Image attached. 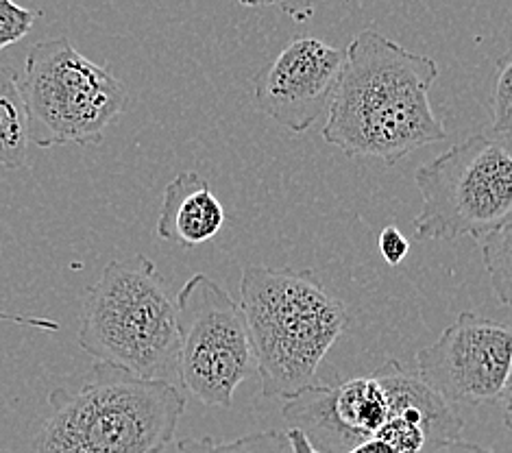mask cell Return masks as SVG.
I'll use <instances>...</instances> for the list:
<instances>
[{
	"instance_id": "15",
	"label": "cell",
	"mask_w": 512,
	"mask_h": 453,
	"mask_svg": "<svg viewBox=\"0 0 512 453\" xmlns=\"http://www.w3.org/2000/svg\"><path fill=\"white\" fill-rule=\"evenodd\" d=\"M491 116L493 136H508V133H512V46L495 64Z\"/></svg>"
},
{
	"instance_id": "2",
	"label": "cell",
	"mask_w": 512,
	"mask_h": 453,
	"mask_svg": "<svg viewBox=\"0 0 512 453\" xmlns=\"http://www.w3.org/2000/svg\"><path fill=\"white\" fill-rule=\"evenodd\" d=\"M184 412L175 384L96 362L83 382L48 395L33 453H162Z\"/></svg>"
},
{
	"instance_id": "13",
	"label": "cell",
	"mask_w": 512,
	"mask_h": 453,
	"mask_svg": "<svg viewBox=\"0 0 512 453\" xmlns=\"http://www.w3.org/2000/svg\"><path fill=\"white\" fill-rule=\"evenodd\" d=\"M173 453H292L286 432L268 430L218 443L212 436L184 438L175 443Z\"/></svg>"
},
{
	"instance_id": "23",
	"label": "cell",
	"mask_w": 512,
	"mask_h": 453,
	"mask_svg": "<svg viewBox=\"0 0 512 453\" xmlns=\"http://www.w3.org/2000/svg\"><path fill=\"white\" fill-rule=\"evenodd\" d=\"M499 403H502V410H504V425L512 432V369L506 379V386L502 390V397H499Z\"/></svg>"
},
{
	"instance_id": "11",
	"label": "cell",
	"mask_w": 512,
	"mask_h": 453,
	"mask_svg": "<svg viewBox=\"0 0 512 453\" xmlns=\"http://www.w3.org/2000/svg\"><path fill=\"white\" fill-rule=\"evenodd\" d=\"M225 207L199 173H181L168 183L157 216V236L192 249L225 227Z\"/></svg>"
},
{
	"instance_id": "16",
	"label": "cell",
	"mask_w": 512,
	"mask_h": 453,
	"mask_svg": "<svg viewBox=\"0 0 512 453\" xmlns=\"http://www.w3.org/2000/svg\"><path fill=\"white\" fill-rule=\"evenodd\" d=\"M373 438L382 440L393 453H421L430 443L428 432L417 421L406 416H390Z\"/></svg>"
},
{
	"instance_id": "17",
	"label": "cell",
	"mask_w": 512,
	"mask_h": 453,
	"mask_svg": "<svg viewBox=\"0 0 512 453\" xmlns=\"http://www.w3.org/2000/svg\"><path fill=\"white\" fill-rule=\"evenodd\" d=\"M40 16L42 11L22 7L16 0H0V51L27 38Z\"/></svg>"
},
{
	"instance_id": "9",
	"label": "cell",
	"mask_w": 512,
	"mask_h": 453,
	"mask_svg": "<svg viewBox=\"0 0 512 453\" xmlns=\"http://www.w3.org/2000/svg\"><path fill=\"white\" fill-rule=\"evenodd\" d=\"M345 51L319 38H297L253 79L258 112L292 133L308 131L332 103Z\"/></svg>"
},
{
	"instance_id": "20",
	"label": "cell",
	"mask_w": 512,
	"mask_h": 453,
	"mask_svg": "<svg viewBox=\"0 0 512 453\" xmlns=\"http://www.w3.org/2000/svg\"><path fill=\"white\" fill-rule=\"evenodd\" d=\"M286 436H288V443H290V451L292 453H321V451H316L312 447L308 436L303 434V432H299V430H292V427H290V430L286 432ZM340 453H393V451H390L388 445H384L382 440L371 438V440H364L362 445L353 447L351 451H340Z\"/></svg>"
},
{
	"instance_id": "8",
	"label": "cell",
	"mask_w": 512,
	"mask_h": 453,
	"mask_svg": "<svg viewBox=\"0 0 512 453\" xmlns=\"http://www.w3.org/2000/svg\"><path fill=\"white\" fill-rule=\"evenodd\" d=\"M419 377L454 406L499 401L512 369V327L462 312L436 342L417 353Z\"/></svg>"
},
{
	"instance_id": "6",
	"label": "cell",
	"mask_w": 512,
	"mask_h": 453,
	"mask_svg": "<svg viewBox=\"0 0 512 453\" xmlns=\"http://www.w3.org/2000/svg\"><path fill=\"white\" fill-rule=\"evenodd\" d=\"M419 240L486 238L512 223V155L495 138L475 133L423 164L417 175Z\"/></svg>"
},
{
	"instance_id": "22",
	"label": "cell",
	"mask_w": 512,
	"mask_h": 453,
	"mask_svg": "<svg viewBox=\"0 0 512 453\" xmlns=\"http://www.w3.org/2000/svg\"><path fill=\"white\" fill-rule=\"evenodd\" d=\"M0 321L22 325V327H33V329H40V332H57V329H59L57 321H53V318H44V316H27V314L0 312Z\"/></svg>"
},
{
	"instance_id": "18",
	"label": "cell",
	"mask_w": 512,
	"mask_h": 453,
	"mask_svg": "<svg viewBox=\"0 0 512 453\" xmlns=\"http://www.w3.org/2000/svg\"><path fill=\"white\" fill-rule=\"evenodd\" d=\"M377 247H380V253L388 266H399L410 253V242L401 234L397 225H388L382 229L380 238H377Z\"/></svg>"
},
{
	"instance_id": "4",
	"label": "cell",
	"mask_w": 512,
	"mask_h": 453,
	"mask_svg": "<svg viewBox=\"0 0 512 453\" xmlns=\"http://www.w3.org/2000/svg\"><path fill=\"white\" fill-rule=\"evenodd\" d=\"M79 347L136 377H177V297L144 253L112 260L83 292Z\"/></svg>"
},
{
	"instance_id": "5",
	"label": "cell",
	"mask_w": 512,
	"mask_h": 453,
	"mask_svg": "<svg viewBox=\"0 0 512 453\" xmlns=\"http://www.w3.org/2000/svg\"><path fill=\"white\" fill-rule=\"evenodd\" d=\"M18 85L31 142L40 149L101 144L129 103L125 83L112 66L88 59L68 38L35 44Z\"/></svg>"
},
{
	"instance_id": "19",
	"label": "cell",
	"mask_w": 512,
	"mask_h": 453,
	"mask_svg": "<svg viewBox=\"0 0 512 453\" xmlns=\"http://www.w3.org/2000/svg\"><path fill=\"white\" fill-rule=\"evenodd\" d=\"M242 7H279L295 22H306L314 14L316 3L323 0H238Z\"/></svg>"
},
{
	"instance_id": "10",
	"label": "cell",
	"mask_w": 512,
	"mask_h": 453,
	"mask_svg": "<svg viewBox=\"0 0 512 453\" xmlns=\"http://www.w3.org/2000/svg\"><path fill=\"white\" fill-rule=\"evenodd\" d=\"M292 430L308 436L321 453L351 451L371 440L393 416L386 388L373 373L347 382L314 384L284 403Z\"/></svg>"
},
{
	"instance_id": "1",
	"label": "cell",
	"mask_w": 512,
	"mask_h": 453,
	"mask_svg": "<svg viewBox=\"0 0 512 453\" xmlns=\"http://www.w3.org/2000/svg\"><path fill=\"white\" fill-rule=\"evenodd\" d=\"M438 75L432 57L375 29L360 31L345 51L323 140L349 157L382 159L388 166L443 142L447 129L430 103Z\"/></svg>"
},
{
	"instance_id": "3",
	"label": "cell",
	"mask_w": 512,
	"mask_h": 453,
	"mask_svg": "<svg viewBox=\"0 0 512 453\" xmlns=\"http://www.w3.org/2000/svg\"><path fill=\"white\" fill-rule=\"evenodd\" d=\"M240 305L266 399L288 401L316 384L325 355L347 327V310L312 271L242 268Z\"/></svg>"
},
{
	"instance_id": "12",
	"label": "cell",
	"mask_w": 512,
	"mask_h": 453,
	"mask_svg": "<svg viewBox=\"0 0 512 453\" xmlns=\"http://www.w3.org/2000/svg\"><path fill=\"white\" fill-rule=\"evenodd\" d=\"M29 116L18 85V72L0 66V166L7 170L24 168L29 162Z\"/></svg>"
},
{
	"instance_id": "21",
	"label": "cell",
	"mask_w": 512,
	"mask_h": 453,
	"mask_svg": "<svg viewBox=\"0 0 512 453\" xmlns=\"http://www.w3.org/2000/svg\"><path fill=\"white\" fill-rule=\"evenodd\" d=\"M421 453H495V451L475 443H467V440L462 438H449V440H430Z\"/></svg>"
},
{
	"instance_id": "14",
	"label": "cell",
	"mask_w": 512,
	"mask_h": 453,
	"mask_svg": "<svg viewBox=\"0 0 512 453\" xmlns=\"http://www.w3.org/2000/svg\"><path fill=\"white\" fill-rule=\"evenodd\" d=\"M482 262L497 301L512 308V223L482 238Z\"/></svg>"
},
{
	"instance_id": "7",
	"label": "cell",
	"mask_w": 512,
	"mask_h": 453,
	"mask_svg": "<svg viewBox=\"0 0 512 453\" xmlns=\"http://www.w3.org/2000/svg\"><path fill=\"white\" fill-rule=\"evenodd\" d=\"M177 379L203 406L231 408L255 358L242 305L203 273L177 292Z\"/></svg>"
}]
</instances>
